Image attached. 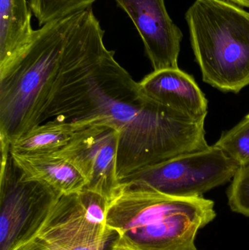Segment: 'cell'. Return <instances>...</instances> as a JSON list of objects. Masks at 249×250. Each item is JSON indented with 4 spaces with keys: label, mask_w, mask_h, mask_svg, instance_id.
I'll list each match as a JSON object with an SVG mask.
<instances>
[{
    "label": "cell",
    "mask_w": 249,
    "mask_h": 250,
    "mask_svg": "<svg viewBox=\"0 0 249 250\" xmlns=\"http://www.w3.org/2000/svg\"><path fill=\"white\" fill-rule=\"evenodd\" d=\"M27 0H0V76L17 61L33 37Z\"/></svg>",
    "instance_id": "11"
},
{
    "label": "cell",
    "mask_w": 249,
    "mask_h": 250,
    "mask_svg": "<svg viewBox=\"0 0 249 250\" xmlns=\"http://www.w3.org/2000/svg\"><path fill=\"white\" fill-rule=\"evenodd\" d=\"M119 136L115 128L95 123L55 157L68 160L78 169L86 180L85 189L110 201L121 186L117 172Z\"/></svg>",
    "instance_id": "8"
},
{
    "label": "cell",
    "mask_w": 249,
    "mask_h": 250,
    "mask_svg": "<svg viewBox=\"0 0 249 250\" xmlns=\"http://www.w3.org/2000/svg\"><path fill=\"white\" fill-rule=\"evenodd\" d=\"M95 123L49 120L32 128L10 143V153L28 156L57 155Z\"/></svg>",
    "instance_id": "13"
},
{
    "label": "cell",
    "mask_w": 249,
    "mask_h": 250,
    "mask_svg": "<svg viewBox=\"0 0 249 250\" xmlns=\"http://www.w3.org/2000/svg\"><path fill=\"white\" fill-rule=\"evenodd\" d=\"M239 166L249 163V114L214 144Z\"/></svg>",
    "instance_id": "15"
},
{
    "label": "cell",
    "mask_w": 249,
    "mask_h": 250,
    "mask_svg": "<svg viewBox=\"0 0 249 250\" xmlns=\"http://www.w3.org/2000/svg\"><path fill=\"white\" fill-rule=\"evenodd\" d=\"M133 21L153 70L178 68L183 35L170 17L165 0H115Z\"/></svg>",
    "instance_id": "9"
},
{
    "label": "cell",
    "mask_w": 249,
    "mask_h": 250,
    "mask_svg": "<svg viewBox=\"0 0 249 250\" xmlns=\"http://www.w3.org/2000/svg\"><path fill=\"white\" fill-rule=\"evenodd\" d=\"M138 84L149 99L196 121L205 122L207 99L194 78L179 67L153 70Z\"/></svg>",
    "instance_id": "10"
},
{
    "label": "cell",
    "mask_w": 249,
    "mask_h": 250,
    "mask_svg": "<svg viewBox=\"0 0 249 250\" xmlns=\"http://www.w3.org/2000/svg\"><path fill=\"white\" fill-rule=\"evenodd\" d=\"M0 250L27 243L62 196L51 187L23 179L13 163L10 144L1 143Z\"/></svg>",
    "instance_id": "6"
},
{
    "label": "cell",
    "mask_w": 249,
    "mask_h": 250,
    "mask_svg": "<svg viewBox=\"0 0 249 250\" xmlns=\"http://www.w3.org/2000/svg\"><path fill=\"white\" fill-rule=\"evenodd\" d=\"M11 157L26 180L42 182L63 195L80 193L86 189V182L83 175L65 159L55 156L15 154H11Z\"/></svg>",
    "instance_id": "12"
},
{
    "label": "cell",
    "mask_w": 249,
    "mask_h": 250,
    "mask_svg": "<svg viewBox=\"0 0 249 250\" xmlns=\"http://www.w3.org/2000/svg\"><path fill=\"white\" fill-rule=\"evenodd\" d=\"M216 216L211 200L126 184L108 203L105 223L117 233L114 250H197L199 230Z\"/></svg>",
    "instance_id": "2"
},
{
    "label": "cell",
    "mask_w": 249,
    "mask_h": 250,
    "mask_svg": "<svg viewBox=\"0 0 249 250\" xmlns=\"http://www.w3.org/2000/svg\"></svg>",
    "instance_id": "19"
},
{
    "label": "cell",
    "mask_w": 249,
    "mask_h": 250,
    "mask_svg": "<svg viewBox=\"0 0 249 250\" xmlns=\"http://www.w3.org/2000/svg\"><path fill=\"white\" fill-rule=\"evenodd\" d=\"M76 13L35 30L17 61L0 76V139L10 144L42 124Z\"/></svg>",
    "instance_id": "3"
},
{
    "label": "cell",
    "mask_w": 249,
    "mask_h": 250,
    "mask_svg": "<svg viewBox=\"0 0 249 250\" xmlns=\"http://www.w3.org/2000/svg\"><path fill=\"white\" fill-rule=\"evenodd\" d=\"M109 250H114L111 249H111H110Z\"/></svg>",
    "instance_id": "18"
},
{
    "label": "cell",
    "mask_w": 249,
    "mask_h": 250,
    "mask_svg": "<svg viewBox=\"0 0 249 250\" xmlns=\"http://www.w3.org/2000/svg\"><path fill=\"white\" fill-rule=\"evenodd\" d=\"M232 211L249 217V163L238 167L228 191Z\"/></svg>",
    "instance_id": "16"
},
{
    "label": "cell",
    "mask_w": 249,
    "mask_h": 250,
    "mask_svg": "<svg viewBox=\"0 0 249 250\" xmlns=\"http://www.w3.org/2000/svg\"><path fill=\"white\" fill-rule=\"evenodd\" d=\"M203 79L225 92L249 85V13L225 0H196L186 13Z\"/></svg>",
    "instance_id": "4"
},
{
    "label": "cell",
    "mask_w": 249,
    "mask_h": 250,
    "mask_svg": "<svg viewBox=\"0 0 249 250\" xmlns=\"http://www.w3.org/2000/svg\"><path fill=\"white\" fill-rule=\"evenodd\" d=\"M238 5L249 7V0H229Z\"/></svg>",
    "instance_id": "17"
},
{
    "label": "cell",
    "mask_w": 249,
    "mask_h": 250,
    "mask_svg": "<svg viewBox=\"0 0 249 250\" xmlns=\"http://www.w3.org/2000/svg\"><path fill=\"white\" fill-rule=\"evenodd\" d=\"M239 165L218 147L187 153L146 167L121 181L171 196L203 197L232 179Z\"/></svg>",
    "instance_id": "7"
},
{
    "label": "cell",
    "mask_w": 249,
    "mask_h": 250,
    "mask_svg": "<svg viewBox=\"0 0 249 250\" xmlns=\"http://www.w3.org/2000/svg\"><path fill=\"white\" fill-rule=\"evenodd\" d=\"M92 7L76 13L42 123L88 121L119 132L120 182L146 167L209 148L205 122L145 96L104 43Z\"/></svg>",
    "instance_id": "1"
},
{
    "label": "cell",
    "mask_w": 249,
    "mask_h": 250,
    "mask_svg": "<svg viewBox=\"0 0 249 250\" xmlns=\"http://www.w3.org/2000/svg\"><path fill=\"white\" fill-rule=\"evenodd\" d=\"M108 203L88 189L62 195L36 234L17 250H109L117 233L105 223Z\"/></svg>",
    "instance_id": "5"
},
{
    "label": "cell",
    "mask_w": 249,
    "mask_h": 250,
    "mask_svg": "<svg viewBox=\"0 0 249 250\" xmlns=\"http://www.w3.org/2000/svg\"><path fill=\"white\" fill-rule=\"evenodd\" d=\"M96 0H28L32 13L39 26L92 7Z\"/></svg>",
    "instance_id": "14"
}]
</instances>
